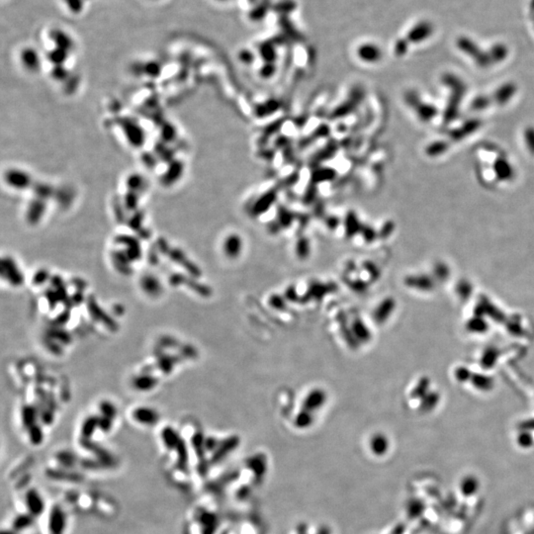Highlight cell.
I'll return each mask as SVG.
<instances>
[{
  "label": "cell",
  "instance_id": "cell-19",
  "mask_svg": "<svg viewBox=\"0 0 534 534\" xmlns=\"http://www.w3.org/2000/svg\"><path fill=\"white\" fill-rule=\"evenodd\" d=\"M133 385L138 391H149L157 385V379L151 375H140L134 379Z\"/></svg>",
  "mask_w": 534,
  "mask_h": 534
},
{
  "label": "cell",
  "instance_id": "cell-46",
  "mask_svg": "<svg viewBox=\"0 0 534 534\" xmlns=\"http://www.w3.org/2000/svg\"><path fill=\"white\" fill-rule=\"evenodd\" d=\"M68 316H69V314H68V313H65V312H63V313H61V314H60V315H59V316H58V317L56 318L55 322H56L57 324H60V325H62V324H64V323H65V322L67 321V319H68Z\"/></svg>",
  "mask_w": 534,
  "mask_h": 534
},
{
  "label": "cell",
  "instance_id": "cell-18",
  "mask_svg": "<svg viewBox=\"0 0 534 534\" xmlns=\"http://www.w3.org/2000/svg\"><path fill=\"white\" fill-rule=\"evenodd\" d=\"M338 319H339V323H340V326H341V333H342V335H343V338L345 339V341H346L347 344L349 345V347L352 348V349L358 348V346H359V341L356 339L355 335L353 334L351 327L349 328V327H347V326L345 325L346 317H345V315H344L343 312H340V313H339Z\"/></svg>",
  "mask_w": 534,
  "mask_h": 534
},
{
  "label": "cell",
  "instance_id": "cell-39",
  "mask_svg": "<svg viewBox=\"0 0 534 534\" xmlns=\"http://www.w3.org/2000/svg\"><path fill=\"white\" fill-rule=\"evenodd\" d=\"M50 336L51 337H54L60 341H63V342H69L70 341V337L68 335L67 332H65L64 330H57V329H52L50 331Z\"/></svg>",
  "mask_w": 534,
  "mask_h": 534
},
{
  "label": "cell",
  "instance_id": "cell-2",
  "mask_svg": "<svg viewBox=\"0 0 534 534\" xmlns=\"http://www.w3.org/2000/svg\"><path fill=\"white\" fill-rule=\"evenodd\" d=\"M337 290V286L334 283H320V282H312L309 286L308 291L301 297L300 302L308 303L311 300H321L327 294L333 293Z\"/></svg>",
  "mask_w": 534,
  "mask_h": 534
},
{
  "label": "cell",
  "instance_id": "cell-38",
  "mask_svg": "<svg viewBox=\"0 0 534 534\" xmlns=\"http://www.w3.org/2000/svg\"><path fill=\"white\" fill-rule=\"evenodd\" d=\"M285 299L289 302H300V299L301 297L299 296L297 290H296V287L295 286H290L286 289L285 291Z\"/></svg>",
  "mask_w": 534,
  "mask_h": 534
},
{
  "label": "cell",
  "instance_id": "cell-16",
  "mask_svg": "<svg viewBox=\"0 0 534 534\" xmlns=\"http://www.w3.org/2000/svg\"><path fill=\"white\" fill-rule=\"evenodd\" d=\"M161 439L168 450H175L182 438L172 427L166 426L161 431Z\"/></svg>",
  "mask_w": 534,
  "mask_h": 534
},
{
  "label": "cell",
  "instance_id": "cell-3",
  "mask_svg": "<svg viewBox=\"0 0 534 534\" xmlns=\"http://www.w3.org/2000/svg\"><path fill=\"white\" fill-rule=\"evenodd\" d=\"M66 527V514L62 507L54 504L49 512L48 531L49 534H63Z\"/></svg>",
  "mask_w": 534,
  "mask_h": 534
},
{
  "label": "cell",
  "instance_id": "cell-45",
  "mask_svg": "<svg viewBox=\"0 0 534 534\" xmlns=\"http://www.w3.org/2000/svg\"><path fill=\"white\" fill-rule=\"evenodd\" d=\"M183 354L187 357H195L197 355V352L192 346H185Z\"/></svg>",
  "mask_w": 534,
  "mask_h": 534
},
{
  "label": "cell",
  "instance_id": "cell-6",
  "mask_svg": "<svg viewBox=\"0 0 534 534\" xmlns=\"http://www.w3.org/2000/svg\"><path fill=\"white\" fill-rule=\"evenodd\" d=\"M433 33V26L428 21H421L414 25L407 33V39L409 42L418 43L426 40Z\"/></svg>",
  "mask_w": 534,
  "mask_h": 534
},
{
  "label": "cell",
  "instance_id": "cell-42",
  "mask_svg": "<svg viewBox=\"0 0 534 534\" xmlns=\"http://www.w3.org/2000/svg\"><path fill=\"white\" fill-rule=\"evenodd\" d=\"M41 418H42V421L44 422V424L49 425V424L52 422V420H53L52 411H51L49 408L46 407L44 410H43L42 415H41Z\"/></svg>",
  "mask_w": 534,
  "mask_h": 534
},
{
  "label": "cell",
  "instance_id": "cell-44",
  "mask_svg": "<svg viewBox=\"0 0 534 534\" xmlns=\"http://www.w3.org/2000/svg\"><path fill=\"white\" fill-rule=\"evenodd\" d=\"M219 442L216 440V438H213V437H207L205 439V446H206V450L208 451H212V450H216L217 447L219 446Z\"/></svg>",
  "mask_w": 534,
  "mask_h": 534
},
{
  "label": "cell",
  "instance_id": "cell-7",
  "mask_svg": "<svg viewBox=\"0 0 534 534\" xmlns=\"http://www.w3.org/2000/svg\"><path fill=\"white\" fill-rule=\"evenodd\" d=\"M45 475L51 480L68 483H81L84 479L82 474L68 469H47Z\"/></svg>",
  "mask_w": 534,
  "mask_h": 534
},
{
  "label": "cell",
  "instance_id": "cell-41",
  "mask_svg": "<svg viewBox=\"0 0 534 534\" xmlns=\"http://www.w3.org/2000/svg\"><path fill=\"white\" fill-rule=\"evenodd\" d=\"M112 427V419L102 416L99 417V429L103 430L104 432H108Z\"/></svg>",
  "mask_w": 534,
  "mask_h": 534
},
{
  "label": "cell",
  "instance_id": "cell-26",
  "mask_svg": "<svg viewBox=\"0 0 534 534\" xmlns=\"http://www.w3.org/2000/svg\"><path fill=\"white\" fill-rule=\"evenodd\" d=\"M205 437L203 435L202 432H196L193 436H192V446H193V449L197 455V457L199 459H203L204 458V454H205V451H206V446H205Z\"/></svg>",
  "mask_w": 534,
  "mask_h": 534
},
{
  "label": "cell",
  "instance_id": "cell-35",
  "mask_svg": "<svg viewBox=\"0 0 534 534\" xmlns=\"http://www.w3.org/2000/svg\"><path fill=\"white\" fill-rule=\"evenodd\" d=\"M297 253L300 258H306L310 253V245L307 239H302L297 245Z\"/></svg>",
  "mask_w": 534,
  "mask_h": 534
},
{
  "label": "cell",
  "instance_id": "cell-9",
  "mask_svg": "<svg viewBox=\"0 0 534 534\" xmlns=\"http://www.w3.org/2000/svg\"><path fill=\"white\" fill-rule=\"evenodd\" d=\"M2 276L6 277L7 280L14 286H20L23 283V275L10 258H5L2 261Z\"/></svg>",
  "mask_w": 534,
  "mask_h": 534
},
{
  "label": "cell",
  "instance_id": "cell-47",
  "mask_svg": "<svg viewBox=\"0 0 534 534\" xmlns=\"http://www.w3.org/2000/svg\"><path fill=\"white\" fill-rule=\"evenodd\" d=\"M71 300H72V302H73V303H74V304H76V305H78V304H80V303H81V302H82V301H83V295H82V293H80V292H78V293H76V294H74V295H73V297H72V299H71Z\"/></svg>",
  "mask_w": 534,
  "mask_h": 534
},
{
  "label": "cell",
  "instance_id": "cell-17",
  "mask_svg": "<svg viewBox=\"0 0 534 534\" xmlns=\"http://www.w3.org/2000/svg\"><path fill=\"white\" fill-rule=\"evenodd\" d=\"M351 329H352V332L353 334L355 335L356 339L359 341V342H368L371 337H372V334H371V331L370 329L368 328V326L359 318L355 319L353 322H352V325H351Z\"/></svg>",
  "mask_w": 534,
  "mask_h": 534
},
{
  "label": "cell",
  "instance_id": "cell-5",
  "mask_svg": "<svg viewBox=\"0 0 534 534\" xmlns=\"http://www.w3.org/2000/svg\"><path fill=\"white\" fill-rule=\"evenodd\" d=\"M25 503L28 513L34 517L42 515L44 511V501L36 489H29L25 493Z\"/></svg>",
  "mask_w": 534,
  "mask_h": 534
},
{
  "label": "cell",
  "instance_id": "cell-13",
  "mask_svg": "<svg viewBox=\"0 0 534 534\" xmlns=\"http://www.w3.org/2000/svg\"><path fill=\"white\" fill-rule=\"evenodd\" d=\"M357 54L365 62H376L380 60L382 51L377 44L366 43L358 47Z\"/></svg>",
  "mask_w": 534,
  "mask_h": 534
},
{
  "label": "cell",
  "instance_id": "cell-32",
  "mask_svg": "<svg viewBox=\"0 0 534 534\" xmlns=\"http://www.w3.org/2000/svg\"><path fill=\"white\" fill-rule=\"evenodd\" d=\"M99 408H100V411H101L102 415L105 416V417L113 419L117 414V409H116L115 405L113 403L109 402V401H106V400L102 401L100 403Z\"/></svg>",
  "mask_w": 534,
  "mask_h": 534
},
{
  "label": "cell",
  "instance_id": "cell-4",
  "mask_svg": "<svg viewBox=\"0 0 534 534\" xmlns=\"http://www.w3.org/2000/svg\"><path fill=\"white\" fill-rule=\"evenodd\" d=\"M80 444L86 450H89V451L93 452L95 454V456H96V459H98L105 466V468H112V467H114L116 465V460L112 456V454H110L107 450H105L101 446L97 445L96 443H93L90 439L81 438Z\"/></svg>",
  "mask_w": 534,
  "mask_h": 534
},
{
  "label": "cell",
  "instance_id": "cell-8",
  "mask_svg": "<svg viewBox=\"0 0 534 534\" xmlns=\"http://www.w3.org/2000/svg\"><path fill=\"white\" fill-rule=\"evenodd\" d=\"M326 400V394L321 389L312 390L303 401V409L309 411H314L319 409Z\"/></svg>",
  "mask_w": 534,
  "mask_h": 534
},
{
  "label": "cell",
  "instance_id": "cell-15",
  "mask_svg": "<svg viewBox=\"0 0 534 534\" xmlns=\"http://www.w3.org/2000/svg\"><path fill=\"white\" fill-rule=\"evenodd\" d=\"M394 309V301L390 298L385 299L375 310L374 312V319L377 323H383L388 316L391 314L392 311Z\"/></svg>",
  "mask_w": 534,
  "mask_h": 534
},
{
  "label": "cell",
  "instance_id": "cell-30",
  "mask_svg": "<svg viewBox=\"0 0 534 534\" xmlns=\"http://www.w3.org/2000/svg\"><path fill=\"white\" fill-rule=\"evenodd\" d=\"M370 447L375 453L381 454L387 448V440L383 435L376 434L375 436H373V438H371Z\"/></svg>",
  "mask_w": 534,
  "mask_h": 534
},
{
  "label": "cell",
  "instance_id": "cell-1",
  "mask_svg": "<svg viewBox=\"0 0 534 534\" xmlns=\"http://www.w3.org/2000/svg\"><path fill=\"white\" fill-rule=\"evenodd\" d=\"M457 46L466 54L474 58V61L480 66H489L503 60L507 55V47L502 44H496L489 50H481L472 40L466 37H460L457 40Z\"/></svg>",
  "mask_w": 534,
  "mask_h": 534
},
{
  "label": "cell",
  "instance_id": "cell-31",
  "mask_svg": "<svg viewBox=\"0 0 534 534\" xmlns=\"http://www.w3.org/2000/svg\"><path fill=\"white\" fill-rule=\"evenodd\" d=\"M176 357H173V356H169V355H164L162 357H160L159 359V362H158V366H159V369L163 372V373H169L173 366L175 365V363L177 362L176 361Z\"/></svg>",
  "mask_w": 534,
  "mask_h": 534
},
{
  "label": "cell",
  "instance_id": "cell-24",
  "mask_svg": "<svg viewBox=\"0 0 534 534\" xmlns=\"http://www.w3.org/2000/svg\"><path fill=\"white\" fill-rule=\"evenodd\" d=\"M141 288L148 295H157L161 291L160 283L153 276H144L141 279Z\"/></svg>",
  "mask_w": 534,
  "mask_h": 534
},
{
  "label": "cell",
  "instance_id": "cell-40",
  "mask_svg": "<svg viewBox=\"0 0 534 534\" xmlns=\"http://www.w3.org/2000/svg\"><path fill=\"white\" fill-rule=\"evenodd\" d=\"M365 269L368 271L370 277L374 280H377L380 276V273H379V270L378 268L375 266V264L371 263V262H366L365 263Z\"/></svg>",
  "mask_w": 534,
  "mask_h": 534
},
{
  "label": "cell",
  "instance_id": "cell-22",
  "mask_svg": "<svg viewBox=\"0 0 534 534\" xmlns=\"http://www.w3.org/2000/svg\"><path fill=\"white\" fill-rule=\"evenodd\" d=\"M34 519L35 517L33 515H31L30 513H22V514H19L17 515L13 522H12V529L15 530L16 532H20V531H23L29 527H31L34 523Z\"/></svg>",
  "mask_w": 534,
  "mask_h": 534
},
{
  "label": "cell",
  "instance_id": "cell-10",
  "mask_svg": "<svg viewBox=\"0 0 534 534\" xmlns=\"http://www.w3.org/2000/svg\"><path fill=\"white\" fill-rule=\"evenodd\" d=\"M88 309H89L90 314L92 315V317L94 319L101 320L111 330H116L117 329V327H118L117 323L112 319V317H110L104 311L101 310V308L98 306V304L96 303V301L92 297L89 298V300H88Z\"/></svg>",
  "mask_w": 534,
  "mask_h": 534
},
{
  "label": "cell",
  "instance_id": "cell-14",
  "mask_svg": "<svg viewBox=\"0 0 534 534\" xmlns=\"http://www.w3.org/2000/svg\"><path fill=\"white\" fill-rule=\"evenodd\" d=\"M242 242L238 235L232 234L226 237L223 244V250L228 258H236L240 254Z\"/></svg>",
  "mask_w": 534,
  "mask_h": 534
},
{
  "label": "cell",
  "instance_id": "cell-21",
  "mask_svg": "<svg viewBox=\"0 0 534 534\" xmlns=\"http://www.w3.org/2000/svg\"><path fill=\"white\" fill-rule=\"evenodd\" d=\"M175 451L177 453V466H178V468L180 470L184 471V472L187 471L189 456H188L187 445H186V443H185V441L183 439L180 440L177 447L175 448Z\"/></svg>",
  "mask_w": 534,
  "mask_h": 534
},
{
  "label": "cell",
  "instance_id": "cell-36",
  "mask_svg": "<svg viewBox=\"0 0 534 534\" xmlns=\"http://www.w3.org/2000/svg\"><path fill=\"white\" fill-rule=\"evenodd\" d=\"M349 287L356 293H364L367 291L369 285L363 280H354L349 283Z\"/></svg>",
  "mask_w": 534,
  "mask_h": 534
},
{
  "label": "cell",
  "instance_id": "cell-34",
  "mask_svg": "<svg viewBox=\"0 0 534 534\" xmlns=\"http://www.w3.org/2000/svg\"><path fill=\"white\" fill-rule=\"evenodd\" d=\"M79 464L83 469H87V470H97V469H102V468L105 469V466L98 459L96 460L84 459V460L79 461Z\"/></svg>",
  "mask_w": 534,
  "mask_h": 534
},
{
  "label": "cell",
  "instance_id": "cell-25",
  "mask_svg": "<svg viewBox=\"0 0 534 534\" xmlns=\"http://www.w3.org/2000/svg\"><path fill=\"white\" fill-rule=\"evenodd\" d=\"M37 417H38V411H37L36 407L31 406V405H27V406H25L23 408V410H22V421H23V425L25 426L26 429H29L33 425L37 424L36 423Z\"/></svg>",
  "mask_w": 534,
  "mask_h": 534
},
{
  "label": "cell",
  "instance_id": "cell-48",
  "mask_svg": "<svg viewBox=\"0 0 534 534\" xmlns=\"http://www.w3.org/2000/svg\"><path fill=\"white\" fill-rule=\"evenodd\" d=\"M1 534H18V532H16V531L13 530V529H9V530L6 529V530H2Z\"/></svg>",
  "mask_w": 534,
  "mask_h": 534
},
{
  "label": "cell",
  "instance_id": "cell-43",
  "mask_svg": "<svg viewBox=\"0 0 534 534\" xmlns=\"http://www.w3.org/2000/svg\"><path fill=\"white\" fill-rule=\"evenodd\" d=\"M45 297H46V300H47L48 303H49L50 308H54V307L56 306L58 300H59L57 294H56L55 292H52V291H47V292L45 293Z\"/></svg>",
  "mask_w": 534,
  "mask_h": 534
},
{
  "label": "cell",
  "instance_id": "cell-33",
  "mask_svg": "<svg viewBox=\"0 0 534 534\" xmlns=\"http://www.w3.org/2000/svg\"><path fill=\"white\" fill-rule=\"evenodd\" d=\"M286 299L285 297H282L280 295H272L270 298H269V304L270 306L275 309V310H278V311H284L286 308H287V303H286Z\"/></svg>",
  "mask_w": 534,
  "mask_h": 534
},
{
  "label": "cell",
  "instance_id": "cell-37",
  "mask_svg": "<svg viewBox=\"0 0 534 534\" xmlns=\"http://www.w3.org/2000/svg\"><path fill=\"white\" fill-rule=\"evenodd\" d=\"M49 278V274L46 270H39L33 278V282L36 285H43Z\"/></svg>",
  "mask_w": 534,
  "mask_h": 534
},
{
  "label": "cell",
  "instance_id": "cell-28",
  "mask_svg": "<svg viewBox=\"0 0 534 534\" xmlns=\"http://www.w3.org/2000/svg\"><path fill=\"white\" fill-rule=\"evenodd\" d=\"M184 284L189 286L193 291H195L196 293H198L199 295H201L203 297H209L212 294V290L208 286H206L204 284H201V283H199V282H197L195 280H192V279L189 280L188 278H186Z\"/></svg>",
  "mask_w": 534,
  "mask_h": 534
},
{
  "label": "cell",
  "instance_id": "cell-23",
  "mask_svg": "<svg viewBox=\"0 0 534 534\" xmlns=\"http://www.w3.org/2000/svg\"><path fill=\"white\" fill-rule=\"evenodd\" d=\"M99 428V417L89 416L86 418L81 427V438L90 439L95 430Z\"/></svg>",
  "mask_w": 534,
  "mask_h": 534
},
{
  "label": "cell",
  "instance_id": "cell-12",
  "mask_svg": "<svg viewBox=\"0 0 534 534\" xmlns=\"http://www.w3.org/2000/svg\"><path fill=\"white\" fill-rule=\"evenodd\" d=\"M238 442H239V439L236 436H230L224 439L223 441H222L217 447V449L215 450L212 456L211 462L212 463L220 462L222 459H223L226 456L228 452L232 451L238 445Z\"/></svg>",
  "mask_w": 534,
  "mask_h": 534
},
{
  "label": "cell",
  "instance_id": "cell-49",
  "mask_svg": "<svg viewBox=\"0 0 534 534\" xmlns=\"http://www.w3.org/2000/svg\"><path fill=\"white\" fill-rule=\"evenodd\" d=\"M530 14L532 16L534 15V0H531L530 2Z\"/></svg>",
  "mask_w": 534,
  "mask_h": 534
},
{
  "label": "cell",
  "instance_id": "cell-27",
  "mask_svg": "<svg viewBox=\"0 0 534 534\" xmlns=\"http://www.w3.org/2000/svg\"><path fill=\"white\" fill-rule=\"evenodd\" d=\"M313 421L312 412L303 409L295 417V425L299 428H306L310 426Z\"/></svg>",
  "mask_w": 534,
  "mask_h": 534
},
{
  "label": "cell",
  "instance_id": "cell-11",
  "mask_svg": "<svg viewBox=\"0 0 534 534\" xmlns=\"http://www.w3.org/2000/svg\"><path fill=\"white\" fill-rule=\"evenodd\" d=\"M133 417L135 421L143 425H154L159 420L158 413L149 407L140 406L133 411Z\"/></svg>",
  "mask_w": 534,
  "mask_h": 534
},
{
  "label": "cell",
  "instance_id": "cell-20",
  "mask_svg": "<svg viewBox=\"0 0 534 534\" xmlns=\"http://www.w3.org/2000/svg\"><path fill=\"white\" fill-rule=\"evenodd\" d=\"M56 461L63 467V469L70 470L71 468H74L77 463H79V460L77 459L76 455L70 451L62 450L55 454Z\"/></svg>",
  "mask_w": 534,
  "mask_h": 534
},
{
  "label": "cell",
  "instance_id": "cell-29",
  "mask_svg": "<svg viewBox=\"0 0 534 534\" xmlns=\"http://www.w3.org/2000/svg\"><path fill=\"white\" fill-rule=\"evenodd\" d=\"M28 434H29L30 442L33 445L38 446V445L42 444V442L44 440V433H43V430H42L40 425L35 424L31 428H29L28 429Z\"/></svg>",
  "mask_w": 534,
  "mask_h": 534
}]
</instances>
